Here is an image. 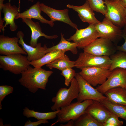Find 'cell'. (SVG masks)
Returning <instances> with one entry per match:
<instances>
[{"label":"cell","mask_w":126,"mask_h":126,"mask_svg":"<svg viewBox=\"0 0 126 126\" xmlns=\"http://www.w3.org/2000/svg\"><path fill=\"white\" fill-rule=\"evenodd\" d=\"M53 73L41 67L32 68L30 66L21 73L18 81L30 91L35 93L39 89L46 90L49 78Z\"/></svg>","instance_id":"cell-1"},{"label":"cell","mask_w":126,"mask_h":126,"mask_svg":"<svg viewBox=\"0 0 126 126\" xmlns=\"http://www.w3.org/2000/svg\"><path fill=\"white\" fill-rule=\"evenodd\" d=\"M30 65L27 56L21 54L0 56V67L15 74H21Z\"/></svg>","instance_id":"cell-2"},{"label":"cell","mask_w":126,"mask_h":126,"mask_svg":"<svg viewBox=\"0 0 126 126\" xmlns=\"http://www.w3.org/2000/svg\"><path fill=\"white\" fill-rule=\"evenodd\" d=\"M79 92L78 83L74 78L71 82L70 86L68 88H60L56 96L52 98L51 101L54 104L51 106V109L55 111L69 105L74 99H77Z\"/></svg>","instance_id":"cell-3"},{"label":"cell","mask_w":126,"mask_h":126,"mask_svg":"<svg viewBox=\"0 0 126 126\" xmlns=\"http://www.w3.org/2000/svg\"><path fill=\"white\" fill-rule=\"evenodd\" d=\"M93 100H88L82 102L77 101L61 108L57 114V121L53 125L58 122L65 123L73 120H75L83 114Z\"/></svg>","instance_id":"cell-4"},{"label":"cell","mask_w":126,"mask_h":126,"mask_svg":"<svg viewBox=\"0 0 126 126\" xmlns=\"http://www.w3.org/2000/svg\"><path fill=\"white\" fill-rule=\"evenodd\" d=\"M107 7L105 18L121 28L126 25L125 7L119 0L104 1Z\"/></svg>","instance_id":"cell-5"},{"label":"cell","mask_w":126,"mask_h":126,"mask_svg":"<svg viewBox=\"0 0 126 126\" xmlns=\"http://www.w3.org/2000/svg\"><path fill=\"white\" fill-rule=\"evenodd\" d=\"M75 61V67L80 70L90 67H100L109 69L111 64L109 56H97L84 52L79 54Z\"/></svg>","instance_id":"cell-6"},{"label":"cell","mask_w":126,"mask_h":126,"mask_svg":"<svg viewBox=\"0 0 126 126\" xmlns=\"http://www.w3.org/2000/svg\"><path fill=\"white\" fill-rule=\"evenodd\" d=\"M95 25L89 24L85 28L76 30L75 33L67 40L76 43L78 48L84 49L100 37Z\"/></svg>","instance_id":"cell-7"},{"label":"cell","mask_w":126,"mask_h":126,"mask_svg":"<svg viewBox=\"0 0 126 126\" xmlns=\"http://www.w3.org/2000/svg\"><path fill=\"white\" fill-rule=\"evenodd\" d=\"M100 37L108 39L115 43L123 38V30L105 18L100 23L95 25Z\"/></svg>","instance_id":"cell-8"},{"label":"cell","mask_w":126,"mask_h":126,"mask_svg":"<svg viewBox=\"0 0 126 126\" xmlns=\"http://www.w3.org/2000/svg\"><path fill=\"white\" fill-rule=\"evenodd\" d=\"M116 45L110 40L97 38L83 49L84 52L95 56H109L117 51Z\"/></svg>","instance_id":"cell-9"},{"label":"cell","mask_w":126,"mask_h":126,"mask_svg":"<svg viewBox=\"0 0 126 126\" xmlns=\"http://www.w3.org/2000/svg\"><path fill=\"white\" fill-rule=\"evenodd\" d=\"M79 73L82 78L91 85L96 86L104 84L110 75L109 69L100 67L83 68Z\"/></svg>","instance_id":"cell-10"},{"label":"cell","mask_w":126,"mask_h":126,"mask_svg":"<svg viewBox=\"0 0 126 126\" xmlns=\"http://www.w3.org/2000/svg\"><path fill=\"white\" fill-rule=\"evenodd\" d=\"M78 83L79 92L77 99L78 102H81L84 100H91L100 102L107 99L105 96L94 88L90 84L84 80L78 73L75 77Z\"/></svg>","instance_id":"cell-11"},{"label":"cell","mask_w":126,"mask_h":126,"mask_svg":"<svg viewBox=\"0 0 126 126\" xmlns=\"http://www.w3.org/2000/svg\"><path fill=\"white\" fill-rule=\"evenodd\" d=\"M117 87L126 89V69L116 68L112 71L105 82L96 89L103 94L108 90Z\"/></svg>","instance_id":"cell-12"},{"label":"cell","mask_w":126,"mask_h":126,"mask_svg":"<svg viewBox=\"0 0 126 126\" xmlns=\"http://www.w3.org/2000/svg\"><path fill=\"white\" fill-rule=\"evenodd\" d=\"M19 38L17 36L10 37L4 35L0 36V54L8 55L15 54L27 55L26 52L20 47L18 43Z\"/></svg>","instance_id":"cell-13"},{"label":"cell","mask_w":126,"mask_h":126,"mask_svg":"<svg viewBox=\"0 0 126 126\" xmlns=\"http://www.w3.org/2000/svg\"><path fill=\"white\" fill-rule=\"evenodd\" d=\"M40 6L42 11L46 14L53 22L57 21L62 22L76 30L78 29L77 25L73 23L70 18L68 9L57 10L47 6L43 3H40Z\"/></svg>","instance_id":"cell-14"},{"label":"cell","mask_w":126,"mask_h":126,"mask_svg":"<svg viewBox=\"0 0 126 126\" xmlns=\"http://www.w3.org/2000/svg\"><path fill=\"white\" fill-rule=\"evenodd\" d=\"M24 34L21 31L17 33V36L19 38L18 43L21 45L23 49L26 52L28 60L30 62L38 60L41 58L47 53V48L46 44L43 46H41L40 43H37L36 47H33L26 44L24 42L23 38Z\"/></svg>","instance_id":"cell-15"},{"label":"cell","mask_w":126,"mask_h":126,"mask_svg":"<svg viewBox=\"0 0 126 126\" xmlns=\"http://www.w3.org/2000/svg\"><path fill=\"white\" fill-rule=\"evenodd\" d=\"M67 7L73 9L77 12L81 21L89 24L95 25L101 22L98 20L95 17L94 11L86 0L82 5L77 6L68 4Z\"/></svg>","instance_id":"cell-16"},{"label":"cell","mask_w":126,"mask_h":126,"mask_svg":"<svg viewBox=\"0 0 126 126\" xmlns=\"http://www.w3.org/2000/svg\"><path fill=\"white\" fill-rule=\"evenodd\" d=\"M84 112L89 113L102 124L112 114L102 103L95 100H93L92 103L87 108Z\"/></svg>","instance_id":"cell-17"},{"label":"cell","mask_w":126,"mask_h":126,"mask_svg":"<svg viewBox=\"0 0 126 126\" xmlns=\"http://www.w3.org/2000/svg\"><path fill=\"white\" fill-rule=\"evenodd\" d=\"M22 19V22L29 26L31 31V39L29 43L30 45L33 47H36L38 40L41 37L43 36L48 39H56L58 37L56 35H48L43 32L39 23L38 22H34L31 19L23 18Z\"/></svg>","instance_id":"cell-18"},{"label":"cell","mask_w":126,"mask_h":126,"mask_svg":"<svg viewBox=\"0 0 126 126\" xmlns=\"http://www.w3.org/2000/svg\"><path fill=\"white\" fill-rule=\"evenodd\" d=\"M2 12L4 14L3 19L5 22L4 28L8 24L11 31H15L18 27L14 22V19L20 12V8L15 5H12L10 2L4 4Z\"/></svg>","instance_id":"cell-19"},{"label":"cell","mask_w":126,"mask_h":126,"mask_svg":"<svg viewBox=\"0 0 126 126\" xmlns=\"http://www.w3.org/2000/svg\"><path fill=\"white\" fill-rule=\"evenodd\" d=\"M39 1H38L31 6L29 9L22 12L19 13L15 19L19 18L35 19L38 20L42 23L48 24L51 27H53L54 25V22L50 20L46 19L41 15L42 10Z\"/></svg>","instance_id":"cell-20"},{"label":"cell","mask_w":126,"mask_h":126,"mask_svg":"<svg viewBox=\"0 0 126 126\" xmlns=\"http://www.w3.org/2000/svg\"><path fill=\"white\" fill-rule=\"evenodd\" d=\"M107 99L115 104L126 106V89L117 87L110 89L104 94Z\"/></svg>","instance_id":"cell-21"},{"label":"cell","mask_w":126,"mask_h":126,"mask_svg":"<svg viewBox=\"0 0 126 126\" xmlns=\"http://www.w3.org/2000/svg\"><path fill=\"white\" fill-rule=\"evenodd\" d=\"M64 51L55 50L47 53L39 59L30 62V64L34 67H41L48 64L65 54Z\"/></svg>","instance_id":"cell-22"},{"label":"cell","mask_w":126,"mask_h":126,"mask_svg":"<svg viewBox=\"0 0 126 126\" xmlns=\"http://www.w3.org/2000/svg\"><path fill=\"white\" fill-rule=\"evenodd\" d=\"M61 40L59 43L56 45L47 48L46 50L47 53L53 50H58L66 52L70 51L73 54H77L78 52L77 44L66 40L64 37V35L62 33H61Z\"/></svg>","instance_id":"cell-23"},{"label":"cell","mask_w":126,"mask_h":126,"mask_svg":"<svg viewBox=\"0 0 126 126\" xmlns=\"http://www.w3.org/2000/svg\"><path fill=\"white\" fill-rule=\"evenodd\" d=\"M60 109L52 112L43 113L31 110L28 108L26 107L23 109V113L24 116L27 118L33 117L37 119L38 120H47L55 118L57 117V114Z\"/></svg>","instance_id":"cell-24"},{"label":"cell","mask_w":126,"mask_h":126,"mask_svg":"<svg viewBox=\"0 0 126 126\" xmlns=\"http://www.w3.org/2000/svg\"><path fill=\"white\" fill-rule=\"evenodd\" d=\"M75 61L70 60L69 57L65 54L52 62L46 65V66L50 69L56 68L61 71L66 69L75 67Z\"/></svg>","instance_id":"cell-25"},{"label":"cell","mask_w":126,"mask_h":126,"mask_svg":"<svg viewBox=\"0 0 126 126\" xmlns=\"http://www.w3.org/2000/svg\"><path fill=\"white\" fill-rule=\"evenodd\" d=\"M118 51L109 56L111 64L109 70L111 71L117 68L126 69V52Z\"/></svg>","instance_id":"cell-26"},{"label":"cell","mask_w":126,"mask_h":126,"mask_svg":"<svg viewBox=\"0 0 126 126\" xmlns=\"http://www.w3.org/2000/svg\"><path fill=\"white\" fill-rule=\"evenodd\" d=\"M100 102L103 104L112 113L126 121V106L114 103L107 99Z\"/></svg>","instance_id":"cell-27"},{"label":"cell","mask_w":126,"mask_h":126,"mask_svg":"<svg viewBox=\"0 0 126 126\" xmlns=\"http://www.w3.org/2000/svg\"><path fill=\"white\" fill-rule=\"evenodd\" d=\"M74 126H103L89 113L84 112L74 121Z\"/></svg>","instance_id":"cell-28"},{"label":"cell","mask_w":126,"mask_h":126,"mask_svg":"<svg viewBox=\"0 0 126 126\" xmlns=\"http://www.w3.org/2000/svg\"><path fill=\"white\" fill-rule=\"evenodd\" d=\"M94 11L105 15L107 11V7L103 0H86Z\"/></svg>","instance_id":"cell-29"},{"label":"cell","mask_w":126,"mask_h":126,"mask_svg":"<svg viewBox=\"0 0 126 126\" xmlns=\"http://www.w3.org/2000/svg\"><path fill=\"white\" fill-rule=\"evenodd\" d=\"M72 68H68L61 71V74L65 78L64 84L66 86H68L71 81L74 78L76 73Z\"/></svg>","instance_id":"cell-30"},{"label":"cell","mask_w":126,"mask_h":126,"mask_svg":"<svg viewBox=\"0 0 126 126\" xmlns=\"http://www.w3.org/2000/svg\"><path fill=\"white\" fill-rule=\"evenodd\" d=\"M118 118V117L112 113L103 124V126H122L123 122L119 120Z\"/></svg>","instance_id":"cell-31"},{"label":"cell","mask_w":126,"mask_h":126,"mask_svg":"<svg viewBox=\"0 0 126 126\" xmlns=\"http://www.w3.org/2000/svg\"><path fill=\"white\" fill-rule=\"evenodd\" d=\"M14 89L11 86L7 85L0 86V109H2L1 102L4 98L8 95L12 93Z\"/></svg>","instance_id":"cell-32"},{"label":"cell","mask_w":126,"mask_h":126,"mask_svg":"<svg viewBox=\"0 0 126 126\" xmlns=\"http://www.w3.org/2000/svg\"><path fill=\"white\" fill-rule=\"evenodd\" d=\"M122 37L124 40L123 44L121 46H116L117 51H122L126 52V25L124 27L123 30Z\"/></svg>","instance_id":"cell-33"},{"label":"cell","mask_w":126,"mask_h":126,"mask_svg":"<svg viewBox=\"0 0 126 126\" xmlns=\"http://www.w3.org/2000/svg\"><path fill=\"white\" fill-rule=\"evenodd\" d=\"M49 122L47 120H40L35 122L27 121L24 125V126H37L42 124L48 123Z\"/></svg>","instance_id":"cell-34"},{"label":"cell","mask_w":126,"mask_h":126,"mask_svg":"<svg viewBox=\"0 0 126 126\" xmlns=\"http://www.w3.org/2000/svg\"><path fill=\"white\" fill-rule=\"evenodd\" d=\"M74 120H71L69 121L67 123L65 124H61L60 126H74Z\"/></svg>","instance_id":"cell-35"},{"label":"cell","mask_w":126,"mask_h":126,"mask_svg":"<svg viewBox=\"0 0 126 126\" xmlns=\"http://www.w3.org/2000/svg\"><path fill=\"white\" fill-rule=\"evenodd\" d=\"M123 6L125 7L126 6V0H119Z\"/></svg>","instance_id":"cell-36"},{"label":"cell","mask_w":126,"mask_h":126,"mask_svg":"<svg viewBox=\"0 0 126 126\" xmlns=\"http://www.w3.org/2000/svg\"><path fill=\"white\" fill-rule=\"evenodd\" d=\"M34 0H28L29 1H30L31 2H33ZM11 0H9V2H10ZM20 0H19V6L18 7L20 8Z\"/></svg>","instance_id":"cell-37"},{"label":"cell","mask_w":126,"mask_h":126,"mask_svg":"<svg viewBox=\"0 0 126 126\" xmlns=\"http://www.w3.org/2000/svg\"><path fill=\"white\" fill-rule=\"evenodd\" d=\"M125 13H126V8L125 7Z\"/></svg>","instance_id":"cell-38"},{"label":"cell","mask_w":126,"mask_h":126,"mask_svg":"<svg viewBox=\"0 0 126 126\" xmlns=\"http://www.w3.org/2000/svg\"><path fill=\"white\" fill-rule=\"evenodd\" d=\"M108 0H104V1Z\"/></svg>","instance_id":"cell-39"},{"label":"cell","mask_w":126,"mask_h":126,"mask_svg":"<svg viewBox=\"0 0 126 126\" xmlns=\"http://www.w3.org/2000/svg\"><path fill=\"white\" fill-rule=\"evenodd\" d=\"M125 7L126 8V6Z\"/></svg>","instance_id":"cell-40"}]
</instances>
